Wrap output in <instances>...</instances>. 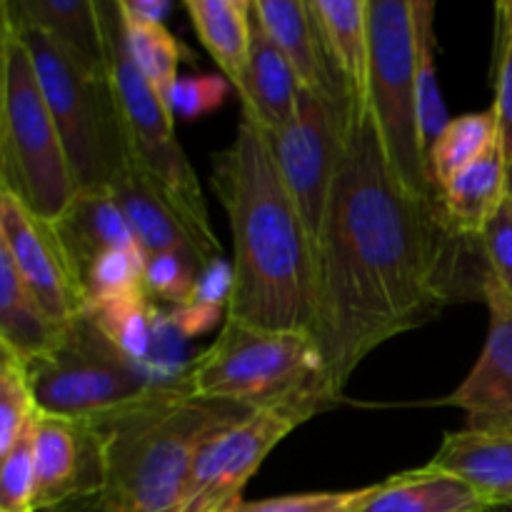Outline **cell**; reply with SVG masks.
I'll return each mask as SVG.
<instances>
[{"label": "cell", "mask_w": 512, "mask_h": 512, "mask_svg": "<svg viewBox=\"0 0 512 512\" xmlns=\"http://www.w3.org/2000/svg\"><path fill=\"white\" fill-rule=\"evenodd\" d=\"M60 330L63 325L50 318L8 253L0 250V348L25 363L45 353Z\"/></svg>", "instance_id": "obj_25"}, {"label": "cell", "mask_w": 512, "mask_h": 512, "mask_svg": "<svg viewBox=\"0 0 512 512\" xmlns=\"http://www.w3.org/2000/svg\"><path fill=\"white\" fill-rule=\"evenodd\" d=\"M445 218L458 233L480 238L500 205L508 200V160L503 145H493L483 158L460 170L438 193Z\"/></svg>", "instance_id": "obj_23"}, {"label": "cell", "mask_w": 512, "mask_h": 512, "mask_svg": "<svg viewBox=\"0 0 512 512\" xmlns=\"http://www.w3.org/2000/svg\"><path fill=\"white\" fill-rule=\"evenodd\" d=\"M498 13V45H495V100L500 145L505 160H512V0L495 5Z\"/></svg>", "instance_id": "obj_33"}, {"label": "cell", "mask_w": 512, "mask_h": 512, "mask_svg": "<svg viewBox=\"0 0 512 512\" xmlns=\"http://www.w3.org/2000/svg\"><path fill=\"white\" fill-rule=\"evenodd\" d=\"M53 225L55 238L63 248L68 268L83 295V283L90 268L110 250L140 248L128 218L115 203L110 190L78 193ZM143 250V248H140Z\"/></svg>", "instance_id": "obj_16"}, {"label": "cell", "mask_w": 512, "mask_h": 512, "mask_svg": "<svg viewBox=\"0 0 512 512\" xmlns=\"http://www.w3.org/2000/svg\"><path fill=\"white\" fill-rule=\"evenodd\" d=\"M233 285H235L233 263H228L225 258L210 260V263L198 273L190 303H205V305H220V308H228L230 295H233Z\"/></svg>", "instance_id": "obj_38"}, {"label": "cell", "mask_w": 512, "mask_h": 512, "mask_svg": "<svg viewBox=\"0 0 512 512\" xmlns=\"http://www.w3.org/2000/svg\"><path fill=\"white\" fill-rule=\"evenodd\" d=\"M253 10L273 43L283 50L288 63L293 65L300 88L323 95L343 115L350 128L355 120L353 108H350L343 85L330 68L310 0H253Z\"/></svg>", "instance_id": "obj_15"}, {"label": "cell", "mask_w": 512, "mask_h": 512, "mask_svg": "<svg viewBox=\"0 0 512 512\" xmlns=\"http://www.w3.org/2000/svg\"><path fill=\"white\" fill-rule=\"evenodd\" d=\"M23 370L40 413L78 423L110 418L160 388L100 333L85 310L63 325L45 353L25 360Z\"/></svg>", "instance_id": "obj_8"}, {"label": "cell", "mask_w": 512, "mask_h": 512, "mask_svg": "<svg viewBox=\"0 0 512 512\" xmlns=\"http://www.w3.org/2000/svg\"><path fill=\"white\" fill-rule=\"evenodd\" d=\"M375 485L358 490H320V493L280 495L243 503L238 512H360L373 498Z\"/></svg>", "instance_id": "obj_35"}, {"label": "cell", "mask_w": 512, "mask_h": 512, "mask_svg": "<svg viewBox=\"0 0 512 512\" xmlns=\"http://www.w3.org/2000/svg\"><path fill=\"white\" fill-rule=\"evenodd\" d=\"M490 325L468 378L440 403L465 413L475 433H512V295L488 270L483 285Z\"/></svg>", "instance_id": "obj_13"}, {"label": "cell", "mask_w": 512, "mask_h": 512, "mask_svg": "<svg viewBox=\"0 0 512 512\" xmlns=\"http://www.w3.org/2000/svg\"><path fill=\"white\" fill-rule=\"evenodd\" d=\"M490 503L463 478L445 470L418 468L375 483L360 512H488Z\"/></svg>", "instance_id": "obj_22"}, {"label": "cell", "mask_w": 512, "mask_h": 512, "mask_svg": "<svg viewBox=\"0 0 512 512\" xmlns=\"http://www.w3.org/2000/svg\"><path fill=\"white\" fill-rule=\"evenodd\" d=\"M498 143L500 128L493 108L483 110V113H465L450 120L440 138L430 145L428 153V170L435 190L440 193V188L448 185L460 170L483 158Z\"/></svg>", "instance_id": "obj_27"}, {"label": "cell", "mask_w": 512, "mask_h": 512, "mask_svg": "<svg viewBox=\"0 0 512 512\" xmlns=\"http://www.w3.org/2000/svg\"><path fill=\"white\" fill-rule=\"evenodd\" d=\"M508 200L512 203V160H508Z\"/></svg>", "instance_id": "obj_42"}, {"label": "cell", "mask_w": 512, "mask_h": 512, "mask_svg": "<svg viewBox=\"0 0 512 512\" xmlns=\"http://www.w3.org/2000/svg\"><path fill=\"white\" fill-rule=\"evenodd\" d=\"M0 25V188L55 223L78 188L28 48L10 25Z\"/></svg>", "instance_id": "obj_7"}, {"label": "cell", "mask_w": 512, "mask_h": 512, "mask_svg": "<svg viewBox=\"0 0 512 512\" xmlns=\"http://www.w3.org/2000/svg\"><path fill=\"white\" fill-rule=\"evenodd\" d=\"M125 20V18H123ZM130 58L150 83V88L168 105L170 90L178 83V65L183 48L165 25L125 23Z\"/></svg>", "instance_id": "obj_29"}, {"label": "cell", "mask_w": 512, "mask_h": 512, "mask_svg": "<svg viewBox=\"0 0 512 512\" xmlns=\"http://www.w3.org/2000/svg\"><path fill=\"white\" fill-rule=\"evenodd\" d=\"M428 468L445 470L473 485L495 505L512 503V433H445Z\"/></svg>", "instance_id": "obj_21"}, {"label": "cell", "mask_w": 512, "mask_h": 512, "mask_svg": "<svg viewBox=\"0 0 512 512\" xmlns=\"http://www.w3.org/2000/svg\"><path fill=\"white\" fill-rule=\"evenodd\" d=\"M105 30L108 73L123 115L130 160L148 175L193 233L205 263L223 258V245L210 225L200 180L180 148L175 118L130 58L128 33L118 0H98Z\"/></svg>", "instance_id": "obj_5"}, {"label": "cell", "mask_w": 512, "mask_h": 512, "mask_svg": "<svg viewBox=\"0 0 512 512\" xmlns=\"http://www.w3.org/2000/svg\"><path fill=\"white\" fill-rule=\"evenodd\" d=\"M0 250L33 290L50 318L65 325L85 310L78 283L68 268L53 225L30 213L15 195L0 188Z\"/></svg>", "instance_id": "obj_12"}, {"label": "cell", "mask_w": 512, "mask_h": 512, "mask_svg": "<svg viewBox=\"0 0 512 512\" xmlns=\"http://www.w3.org/2000/svg\"><path fill=\"white\" fill-rule=\"evenodd\" d=\"M38 415L23 363L0 348V455L8 453Z\"/></svg>", "instance_id": "obj_30"}, {"label": "cell", "mask_w": 512, "mask_h": 512, "mask_svg": "<svg viewBox=\"0 0 512 512\" xmlns=\"http://www.w3.org/2000/svg\"><path fill=\"white\" fill-rule=\"evenodd\" d=\"M230 83L225 75H193V78H178L168 98V108L173 118L198 120L203 115L220 108L228 95Z\"/></svg>", "instance_id": "obj_36"}, {"label": "cell", "mask_w": 512, "mask_h": 512, "mask_svg": "<svg viewBox=\"0 0 512 512\" xmlns=\"http://www.w3.org/2000/svg\"><path fill=\"white\" fill-rule=\"evenodd\" d=\"M223 313L228 315V308H220V305H205V303H188L173 308L168 313L173 328L183 335L185 340L200 338L203 333L213 330L215 325L223 320Z\"/></svg>", "instance_id": "obj_39"}, {"label": "cell", "mask_w": 512, "mask_h": 512, "mask_svg": "<svg viewBox=\"0 0 512 512\" xmlns=\"http://www.w3.org/2000/svg\"><path fill=\"white\" fill-rule=\"evenodd\" d=\"M0 23L10 25L28 48L78 193L108 190L130 165L128 138L110 73L85 68L43 30L8 20Z\"/></svg>", "instance_id": "obj_6"}, {"label": "cell", "mask_w": 512, "mask_h": 512, "mask_svg": "<svg viewBox=\"0 0 512 512\" xmlns=\"http://www.w3.org/2000/svg\"><path fill=\"white\" fill-rule=\"evenodd\" d=\"M125 23L133 25H163L170 13L168 0H118Z\"/></svg>", "instance_id": "obj_40"}, {"label": "cell", "mask_w": 512, "mask_h": 512, "mask_svg": "<svg viewBox=\"0 0 512 512\" xmlns=\"http://www.w3.org/2000/svg\"><path fill=\"white\" fill-rule=\"evenodd\" d=\"M35 510L103 493V440L90 423L40 413L33 423Z\"/></svg>", "instance_id": "obj_14"}, {"label": "cell", "mask_w": 512, "mask_h": 512, "mask_svg": "<svg viewBox=\"0 0 512 512\" xmlns=\"http://www.w3.org/2000/svg\"><path fill=\"white\" fill-rule=\"evenodd\" d=\"M488 512H512V503H505V505H495V508H490Z\"/></svg>", "instance_id": "obj_43"}, {"label": "cell", "mask_w": 512, "mask_h": 512, "mask_svg": "<svg viewBox=\"0 0 512 512\" xmlns=\"http://www.w3.org/2000/svg\"><path fill=\"white\" fill-rule=\"evenodd\" d=\"M348 123L313 90L300 88L295 118L280 130H263L288 193L298 205L313 243H318L338 170Z\"/></svg>", "instance_id": "obj_11"}, {"label": "cell", "mask_w": 512, "mask_h": 512, "mask_svg": "<svg viewBox=\"0 0 512 512\" xmlns=\"http://www.w3.org/2000/svg\"><path fill=\"white\" fill-rule=\"evenodd\" d=\"M255 410L193 395L188 380L90 423L103 440L105 490L113 512H178L200 448Z\"/></svg>", "instance_id": "obj_3"}, {"label": "cell", "mask_w": 512, "mask_h": 512, "mask_svg": "<svg viewBox=\"0 0 512 512\" xmlns=\"http://www.w3.org/2000/svg\"><path fill=\"white\" fill-rule=\"evenodd\" d=\"M238 95L243 100V115L253 120L260 130L285 128L298 110V75L283 50L263 28L255 10L253 23H250L248 70H245L243 90Z\"/></svg>", "instance_id": "obj_20"}, {"label": "cell", "mask_w": 512, "mask_h": 512, "mask_svg": "<svg viewBox=\"0 0 512 512\" xmlns=\"http://www.w3.org/2000/svg\"><path fill=\"white\" fill-rule=\"evenodd\" d=\"M328 408L323 400H295L255 410L218 430L195 458L178 512H238L245 485L280 440Z\"/></svg>", "instance_id": "obj_10"}, {"label": "cell", "mask_w": 512, "mask_h": 512, "mask_svg": "<svg viewBox=\"0 0 512 512\" xmlns=\"http://www.w3.org/2000/svg\"><path fill=\"white\" fill-rule=\"evenodd\" d=\"M415 15V83H418V120L423 143L430 145L440 138L450 118L445 100L440 95L438 70H435V3L433 0H413Z\"/></svg>", "instance_id": "obj_28"}, {"label": "cell", "mask_w": 512, "mask_h": 512, "mask_svg": "<svg viewBox=\"0 0 512 512\" xmlns=\"http://www.w3.org/2000/svg\"><path fill=\"white\" fill-rule=\"evenodd\" d=\"M370 0H310L335 78L343 85L353 115L368 110Z\"/></svg>", "instance_id": "obj_18"}, {"label": "cell", "mask_w": 512, "mask_h": 512, "mask_svg": "<svg viewBox=\"0 0 512 512\" xmlns=\"http://www.w3.org/2000/svg\"><path fill=\"white\" fill-rule=\"evenodd\" d=\"M215 195L233 235L235 285L225 318L270 330L315 328V243L263 130L240 115L235 140L213 155Z\"/></svg>", "instance_id": "obj_2"}, {"label": "cell", "mask_w": 512, "mask_h": 512, "mask_svg": "<svg viewBox=\"0 0 512 512\" xmlns=\"http://www.w3.org/2000/svg\"><path fill=\"white\" fill-rule=\"evenodd\" d=\"M185 13L220 75L240 93L248 70L253 0H185Z\"/></svg>", "instance_id": "obj_24"}, {"label": "cell", "mask_w": 512, "mask_h": 512, "mask_svg": "<svg viewBox=\"0 0 512 512\" xmlns=\"http://www.w3.org/2000/svg\"><path fill=\"white\" fill-rule=\"evenodd\" d=\"M193 395L248 410L295 400L338 405L320 345L308 330H270L225 318L220 335L190 360Z\"/></svg>", "instance_id": "obj_4"}, {"label": "cell", "mask_w": 512, "mask_h": 512, "mask_svg": "<svg viewBox=\"0 0 512 512\" xmlns=\"http://www.w3.org/2000/svg\"><path fill=\"white\" fill-rule=\"evenodd\" d=\"M85 313L130 363L145 370L165 315L145 290L95 303L85 308Z\"/></svg>", "instance_id": "obj_26"}, {"label": "cell", "mask_w": 512, "mask_h": 512, "mask_svg": "<svg viewBox=\"0 0 512 512\" xmlns=\"http://www.w3.org/2000/svg\"><path fill=\"white\" fill-rule=\"evenodd\" d=\"M35 512H113L108 503V495L105 493H93V495H80V498H70L65 503L50 505V508L35 510Z\"/></svg>", "instance_id": "obj_41"}, {"label": "cell", "mask_w": 512, "mask_h": 512, "mask_svg": "<svg viewBox=\"0 0 512 512\" xmlns=\"http://www.w3.org/2000/svg\"><path fill=\"white\" fill-rule=\"evenodd\" d=\"M485 263L500 285L512 295V203L505 200L480 233Z\"/></svg>", "instance_id": "obj_37"}, {"label": "cell", "mask_w": 512, "mask_h": 512, "mask_svg": "<svg viewBox=\"0 0 512 512\" xmlns=\"http://www.w3.org/2000/svg\"><path fill=\"white\" fill-rule=\"evenodd\" d=\"M0 15L8 23L30 25L48 33L85 68L95 73L108 70L98 0H3Z\"/></svg>", "instance_id": "obj_19"}, {"label": "cell", "mask_w": 512, "mask_h": 512, "mask_svg": "<svg viewBox=\"0 0 512 512\" xmlns=\"http://www.w3.org/2000/svg\"><path fill=\"white\" fill-rule=\"evenodd\" d=\"M0 512H35L33 425L0 455Z\"/></svg>", "instance_id": "obj_32"}, {"label": "cell", "mask_w": 512, "mask_h": 512, "mask_svg": "<svg viewBox=\"0 0 512 512\" xmlns=\"http://www.w3.org/2000/svg\"><path fill=\"white\" fill-rule=\"evenodd\" d=\"M108 190L113 193L115 203L120 205L125 218H128L145 258L160 253H175L198 265L200 270L208 265L188 225L183 223V218L175 213L173 205L163 198V193L155 188L153 180L133 160L113 180Z\"/></svg>", "instance_id": "obj_17"}, {"label": "cell", "mask_w": 512, "mask_h": 512, "mask_svg": "<svg viewBox=\"0 0 512 512\" xmlns=\"http://www.w3.org/2000/svg\"><path fill=\"white\" fill-rule=\"evenodd\" d=\"M368 15V113L400 183L420 198H438L418 120L413 0H370Z\"/></svg>", "instance_id": "obj_9"}, {"label": "cell", "mask_w": 512, "mask_h": 512, "mask_svg": "<svg viewBox=\"0 0 512 512\" xmlns=\"http://www.w3.org/2000/svg\"><path fill=\"white\" fill-rule=\"evenodd\" d=\"M145 253L140 248L128 250H110L98 263L90 268L88 278L83 283V300L85 308L103 300L120 298V295L138 293L145 290L143 270H145Z\"/></svg>", "instance_id": "obj_31"}, {"label": "cell", "mask_w": 512, "mask_h": 512, "mask_svg": "<svg viewBox=\"0 0 512 512\" xmlns=\"http://www.w3.org/2000/svg\"><path fill=\"white\" fill-rule=\"evenodd\" d=\"M200 268L190 260H185L183 255L175 253H160L150 255L145 260L143 270V285L145 293L153 300H163L170 303L173 308L180 305H188L193 298L195 280H198Z\"/></svg>", "instance_id": "obj_34"}, {"label": "cell", "mask_w": 512, "mask_h": 512, "mask_svg": "<svg viewBox=\"0 0 512 512\" xmlns=\"http://www.w3.org/2000/svg\"><path fill=\"white\" fill-rule=\"evenodd\" d=\"M315 265L313 335L338 400L375 348L450 303L483 300L490 270L480 238L458 233L438 198L400 183L368 110L345 133Z\"/></svg>", "instance_id": "obj_1"}]
</instances>
